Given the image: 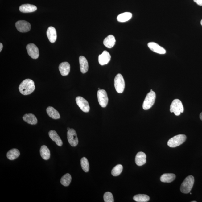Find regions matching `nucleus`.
<instances>
[{
    "label": "nucleus",
    "instance_id": "4",
    "mask_svg": "<svg viewBox=\"0 0 202 202\" xmlns=\"http://www.w3.org/2000/svg\"><path fill=\"white\" fill-rule=\"evenodd\" d=\"M156 99L155 93L153 91H150L147 94L144 100L143 104V108L144 110L149 109L153 106Z\"/></svg>",
    "mask_w": 202,
    "mask_h": 202
},
{
    "label": "nucleus",
    "instance_id": "9",
    "mask_svg": "<svg viewBox=\"0 0 202 202\" xmlns=\"http://www.w3.org/2000/svg\"><path fill=\"white\" fill-rule=\"evenodd\" d=\"M17 30L20 32H27L31 29V25L30 23L24 20L18 21L15 23Z\"/></svg>",
    "mask_w": 202,
    "mask_h": 202
},
{
    "label": "nucleus",
    "instance_id": "10",
    "mask_svg": "<svg viewBox=\"0 0 202 202\" xmlns=\"http://www.w3.org/2000/svg\"><path fill=\"white\" fill-rule=\"evenodd\" d=\"M26 49L28 54L31 58L36 59L39 57V51L37 47L34 44H29L26 46Z\"/></svg>",
    "mask_w": 202,
    "mask_h": 202
},
{
    "label": "nucleus",
    "instance_id": "3",
    "mask_svg": "<svg viewBox=\"0 0 202 202\" xmlns=\"http://www.w3.org/2000/svg\"><path fill=\"white\" fill-rule=\"evenodd\" d=\"M187 139V137L184 134H179L170 138L167 143L168 146L175 147L182 145Z\"/></svg>",
    "mask_w": 202,
    "mask_h": 202
},
{
    "label": "nucleus",
    "instance_id": "36",
    "mask_svg": "<svg viewBox=\"0 0 202 202\" xmlns=\"http://www.w3.org/2000/svg\"><path fill=\"white\" fill-rule=\"evenodd\" d=\"M201 25L202 26V20L201 21Z\"/></svg>",
    "mask_w": 202,
    "mask_h": 202
},
{
    "label": "nucleus",
    "instance_id": "5",
    "mask_svg": "<svg viewBox=\"0 0 202 202\" xmlns=\"http://www.w3.org/2000/svg\"><path fill=\"white\" fill-rule=\"evenodd\" d=\"M170 112H173L175 115L179 116L184 111V108L181 101L179 99H175L172 101L170 108Z\"/></svg>",
    "mask_w": 202,
    "mask_h": 202
},
{
    "label": "nucleus",
    "instance_id": "19",
    "mask_svg": "<svg viewBox=\"0 0 202 202\" xmlns=\"http://www.w3.org/2000/svg\"><path fill=\"white\" fill-rule=\"evenodd\" d=\"M49 136L52 141L55 142L59 146H61L63 145V142L60 137L55 131L51 130L49 132Z\"/></svg>",
    "mask_w": 202,
    "mask_h": 202
},
{
    "label": "nucleus",
    "instance_id": "35",
    "mask_svg": "<svg viewBox=\"0 0 202 202\" xmlns=\"http://www.w3.org/2000/svg\"><path fill=\"white\" fill-rule=\"evenodd\" d=\"M70 129L69 128H68L67 129L68 130H69Z\"/></svg>",
    "mask_w": 202,
    "mask_h": 202
},
{
    "label": "nucleus",
    "instance_id": "14",
    "mask_svg": "<svg viewBox=\"0 0 202 202\" xmlns=\"http://www.w3.org/2000/svg\"><path fill=\"white\" fill-rule=\"evenodd\" d=\"M47 36L51 43H55L57 39V32L55 28L50 26L49 27L47 31Z\"/></svg>",
    "mask_w": 202,
    "mask_h": 202
},
{
    "label": "nucleus",
    "instance_id": "29",
    "mask_svg": "<svg viewBox=\"0 0 202 202\" xmlns=\"http://www.w3.org/2000/svg\"><path fill=\"white\" fill-rule=\"evenodd\" d=\"M80 164L82 169H83L84 171L87 173L89 171V164L87 158L84 157L82 158L80 160Z\"/></svg>",
    "mask_w": 202,
    "mask_h": 202
},
{
    "label": "nucleus",
    "instance_id": "2",
    "mask_svg": "<svg viewBox=\"0 0 202 202\" xmlns=\"http://www.w3.org/2000/svg\"><path fill=\"white\" fill-rule=\"evenodd\" d=\"M194 183V178L192 175L187 177L181 186V192L184 194H188L192 190Z\"/></svg>",
    "mask_w": 202,
    "mask_h": 202
},
{
    "label": "nucleus",
    "instance_id": "39",
    "mask_svg": "<svg viewBox=\"0 0 202 202\" xmlns=\"http://www.w3.org/2000/svg\"><path fill=\"white\" fill-rule=\"evenodd\" d=\"M98 89H99V90H100V89H100V88Z\"/></svg>",
    "mask_w": 202,
    "mask_h": 202
},
{
    "label": "nucleus",
    "instance_id": "27",
    "mask_svg": "<svg viewBox=\"0 0 202 202\" xmlns=\"http://www.w3.org/2000/svg\"><path fill=\"white\" fill-rule=\"evenodd\" d=\"M71 175L69 173H67L61 177L60 183L64 187H68L71 183Z\"/></svg>",
    "mask_w": 202,
    "mask_h": 202
},
{
    "label": "nucleus",
    "instance_id": "11",
    "mask_svg": "<svg viewBox=\"0 0 202 202\" xmlns=\"http://www.w3.org/2000/svg\"><path fill=\"white\" fill-rule=\"evenodd\" d=\"M76 101L77 105L82 111L86 113L89 112L90 107L87 100L82 97L78 96L76 98Z\"/></svg>",
    "mask_w": 202,
    "mask_h": 202
},
{
    "label": "nucleus",
    "instance_id": "21",
    "mask_svg": "<svg viewBox=\"0 0 202 202\" xmlns=\"http://www.w3.org/2000/svg\"><path fill=\"white\" fill-rule=\"evenodd\" d=\"M116 40L115 38L112 35H110L107 37L104 40L103 44L105 47L109 48H111L115 44Z\"/></svg>",
    "mask_w": 202,
    "mask_h": 202
},
{
    "label": "nucleus",
    "instance_id": "15",
    "mask_svg": "<svg viewBox=\"0 0 202 202\" xmlns=\"http://www.w3.org/2000/svg\"><path fill=\"white\" fill-rule=\"evenodd\" d=\"M71 69L69 63L67 62H64L60 63L59 66V70L61 74L63 76H66L68 75Z\"/></svg>",
    "mask_w": 202,
    "mask_h": 202
},
{
    "label": "nucleus",
    "instance_id": "12",
    "mask_svg": "<svg viewBox=\"0 0 202 202\" xmlns=\"http://www.w3.org/2000/svg\"><path fill=\"white\" fill-rule=\"evenodd\" d=\"M149 49L156 53L164 54L166 53V50L163 47L154 42H150L147 44Z\"/></svg>",
    "mask_w": 202,
    "mask_h": 202
},
{
    "label": "nucleus",
    "instance_id": "7",
    "mask_svg": "<svg viewBox=\"0 0 202 202\" xmlns=\"http://www.w3.org/2000/svg\"><path fill=\"white\" fill-rule=\"evenodd\" d=\"M97 95L100 106L102 108H105L108 102V98L106 91L104 89H100L97 91Z\"/></svg>",
    "mask_w": 202,
    "mask_h": 202
},
{
    "label": "nucleus",
    "instance_id": "31",
    "mask_svg": "<svg viewBox=\"0 0 202 202\" xmlns=\"http://www.w3.org/2000/svg\"><path fill=\"white\" fill-rule=\"evenodd\" d=\"M104 200L105 202H113V195L111 192H108L105 193L103 196Z\"/></svg>",
    "mask_w": 202,
    "mask_h": 202
},
{
    "label": "nucleus",
    "instance_id": "26",
    "mask_svg": "<svg viewBox=\"0 0 202 202\" xmlns=\"http://www.w3.org/2000/svg\"><path fill=\"white\" fill-rule=\"evenodd\" d=\"M132 17V14L129 12H126L117 16V20L120 22H125L130 20Z\"/></svg>",
    "mask_w": 202,
    "mask_h": 202
},
{
    "label": "nucleus",
    "instance_id": "23",
    "mask_svg": "<svg viewBox=\"0 0 202 202\" xmlns=\"http://www.w3.org/2000/svg\"><path fill=\"white\" fill-rule=\"evenodd\" d=\"M40 156L43 159L47 160L50 159V150L46 146H42L40 149Z\"/></svg>",
    "mask_w": 202,
    "mask_h": 202
},
{
    "label": "nucleus",
    "instance_id": "20",
    "mask_svg": "<svg viewBox=\"0 0 202 202\" xmlns=\"http://www.w3.org/2000/svg\"><path fill=\"white\" fill-rule=\"evenodd\" d=\"M23 119L24 121L30 124L35 125L38 123L37 119L33 114H26L23 116Z\"/></svg>",
    "mask_w": 202,
    "mask_h": 202
},
{
    "label": "nucleus",
    "instance_id": "28",
    "mask_svg": "<svg viewBox=\"0 0 202 202\" xmlns=\"http://www.w3.org/2000/svg\"><path fill=\"white\" fill-rule=\"evenodd\" d=\"M133 198L135 201L138 202H148L150 200L149 196L145 194L136 195L133 197Z\"/></svg>",
    "mask_w": 202,
    "mask_h": 202
},
{
    "label": "nucleus",
    "instance_id": "38",
    "mask_svg": "<svg viewBox=\"0 0 202 202\" xmlns=\"http://www.w3.org/2000/svg\"><path fill=\"white\" fill-rule=\"evenodd\" d=\"M153 91L152 89H151L150 91Z\"/></svg>",
    "mask_w": 202,
    "mask_h": 202
},
{
    "label": "nucleus",
    "instance_id": "17",
    "mask_svg": "<svg viewBox=\"0 0 202 202\" xmlns=\"http://www.w3.org/2000/svg\"><path fill=\"white\" fill-rule=\"evenodd\" d=\"M80 71L82 73L87 72L89 69V64L87 59L83 56L79 57Z\"/></svg>",
    "mask_w": 202,
    "mask_h": 202
},
{
    "label": "nucleus",
    "instance_id": "30",
    "mask_svg": "<svg viewBox=\"0 0 202 202\" xmlns=\"http://www.w3.org/2000/svg\"><path fill=\"white\" fill-rule=\"evenodd\" d=\"M123 170V166L122 165L118 164L114 167L112 170V175L114 176H118L122 173Z\"/></svg>",
    "mask_w": 202,
    "mask_h": 202
},
{
    "label": "nucleus",
    "instance_id": "6",
    "mask_svg": "<svg viewBox=\"0 0 202 202\" xmlns=\"http://www.w3.org/2000/svg\"><path fill=\"white\" fill-rule=\"evenodd\" d=\"M114 86L116 90L119 93H122L125 87V83L124 79L122 75L118 74L114 79Z\"/></svg>",
    "mask_w": 202,
    "mask_h": 202
},
{
    "label": "nucleus",
    "instance_id": "8",
    "mask_svg": "<svg viewBox=\"0 0 202 202\" xmlns=\"http://www.w3.org/2000/svg\"><path fill=\"white\" fill-rule=\"evenodd\" d=\"M67 138L68 143L71 146H76L78 144V139L77 133L74 129H72L68 130Z\"/></svg>",
    "mask_w": 202,
    "mask_h": 202
},
{
    "label": "nucleus",
    "instance_id": "16",
    "mask_svg": "<svg viewBox=\"0 0 202 202\" xmlns=\"http://www.w3.org/2000/svg\"><path fill=\"white\" fill-rule=\"evenodd\" d=\"M146 155L142 152H138L135 158V163L138 166H142L146 163Z\"/></svg>",
    "mask_w": 202,
    "mask_h": 202
},
{
    "label": "nucleus",
    "instance_id": "24",
    "mask_svg": "<svg viewBox=\"0 0 202 202\" xmlns=\"http://www.w3.org/2000/svg\"><path fill=\"white\" fill-rule=\"evenodd\" d=\"M175 178V175L173 173H166L162 175L161 181L164 183H170L173 181Z\"/></svg>",
    "mask_w": 202,
    "mask_h": 202
},
{
    "label": "nucleus",
    "instance_id": "34",
    "mask_svg": "<svg viewBox=\"0 0 202 202\" xmlns=\"http://www.w3.org/2000/svg\"><path fill=\"white\" fill-rule=\"evenodd\" d=\"M200 119L202 121V112L200 114Z\"/></svg>",
    "mask_w": 202,
    "mask_h": 202
},
{
    "label": "nucleus",
    "instance_id": "22",
    "mask_svg": "<svg viewBox=\"0 0 202 202\" xmlns=\"http://www.w3.org/2000/svg\"><path fill=\"white\" fill-rule=\"evenodd\" d=\"M47 114L51 118L54 119L60 118V116L59 112L55 109L53 107L49 106L47 109Z\"/></svg>",
    "mask_w": 202,
    "mask_h": 202
},
{
    "label": "nucleus",
    "instance_id": "25",
    "mask_svg": "<svg viewBox=\"0 0 202 202\" xmlns=\"http://www.w3.org/2000/svg\"><path fill=\"white\" fill-rule=\"evenodd\" d=\"M20 155V152L18 149H13L9 151L7 153L6 156L9 159L13 160L18 158Z\"/></svg>",
    "mask_w": 202,
    "mask_h": 202
},
{
    "label": "nucleus",
    "instance_id": "13",
    "mask_svg": "<svg viewBox=\"0 0 202 202\" xmlns=\"http://www.w3.org/2000/svg\"><path fill=\"white\" fill-rule=\"evenodd\" d=\"M111 59V56L106 51H103L102 53L99 56V62L100 64L103 66L107 64L109 62Z\"/></svg>",
    "mask_w": 202,
    "mask_h": 202
},
{
    "label": "nucleus",
    "instance_id": "33",
    "mask_svg": "<svg viewBox=\"0 0 202 202\" xmlns=\"http://www.w3.org/2000/svg\"><path fill=\"white\" fill-rule=\"evenodd\" d=\"M3 48V46L2 44L1 43H0V52H1Z\"/></svg>",
    "mask_w": 202,
    "mask_h": 202
},
{
    "label": "nucleus",
    "instance_id": "32",
    "mask_svg": "<svg viewBox=\"0 0 202 202\" xmlns=\"http://www.w3.org/2000/svg\"><path fill=\"white\" fill-rule=\"evenodd\" d=\"M194 1L200 6H202V0H194Z\"/></svg>",
    "mask_w": 202,
    "mask_h": 202
},
{
    "label": "nucleus",
    "instance_id": "1",
    "mask_svg": "<svg viewBox=\"0 0 202 202\" xmlns=\"http://www.w3.org/2000/svg\"><path fill=\"white\" fill-rule=\"evenodd\" d=\"M35 89L34 81L29 79L24 80L19 86V91L24 95L30 94L34 91Z\"/></svg>",
    "mask_w": 202,
    "mask_h": 202
},
{
    "label": "nucleus",
    "instance_id": "37",
    "mask_svg": "<svg viewBox=\"0 0 202 202\" xmlns=\"http://www.w3.org/2000/svg\"><path fill=\"white\" fill-rule=\"evenodd\" d=\"M192 202H196V201H192Z\"/></svg>",
    "mask_w": 202,
    "mask_h": 202
},
{
    "label": "nucleus",
    "instance_id": "18",
    "mask_svg": "<svg viewBox=\"0 0 202 202\" xmlns=\"http://www.w3.org/2000/svg\"><path fill=\"white\" fill-rule=\"evenodd\" d=\"M37 9L35 5L25 4L21 5L19 8L20 11L23 13H30L35 11Z\"/></svg>",
    "mask_w": 202,
    "mask_h": 202
}]
</instances>
